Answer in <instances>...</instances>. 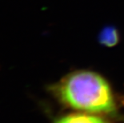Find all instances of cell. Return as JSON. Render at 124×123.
<instances>
[{"label": "cell", "mask_w": 124, "mask_h": 123, "mask_svg": "<svg viewBox=\"0 0 124 123\" xmlns=\"http://www.w3.org/2000/svg\"><path fill=\"white\" fill-rule=\"evenodd\" d=\"M58 104L72 111L115 117L119 104L110 82L103 75L89 69H78L47 86Z\"/></svg>", "instance_id": "6da1fadb"}, {"label": "cell", "mask_w": 124, "mask_h": 123, "mask_svg": "<svg viewBox=\"0 0 124 123\" xmlns=\"http://www.w3.org/2000/svg\"><path fill=\"white\" fill-rule=\"evenodd\" d=\"M51 123H114L108 117L73 111L55 117Z\"/></svg>", "instance_id": "7a4b0ae2"}, {"label": "cell", "mask_w": 124, "mask_h": 123, "mask_svg": "<svg viewBox=\"0 0 124 123\" xmlns=\"http://www.w3.org/2000/svg\"><path fill=\"white\" fill-rule=\"evenodd\" d=\"M120 39L119 30L112 25L105 26L98 35V41L99 44L106 47H114L119 43Z\"/></svg>", "instance_id": "3957f363"}]
</instances>
